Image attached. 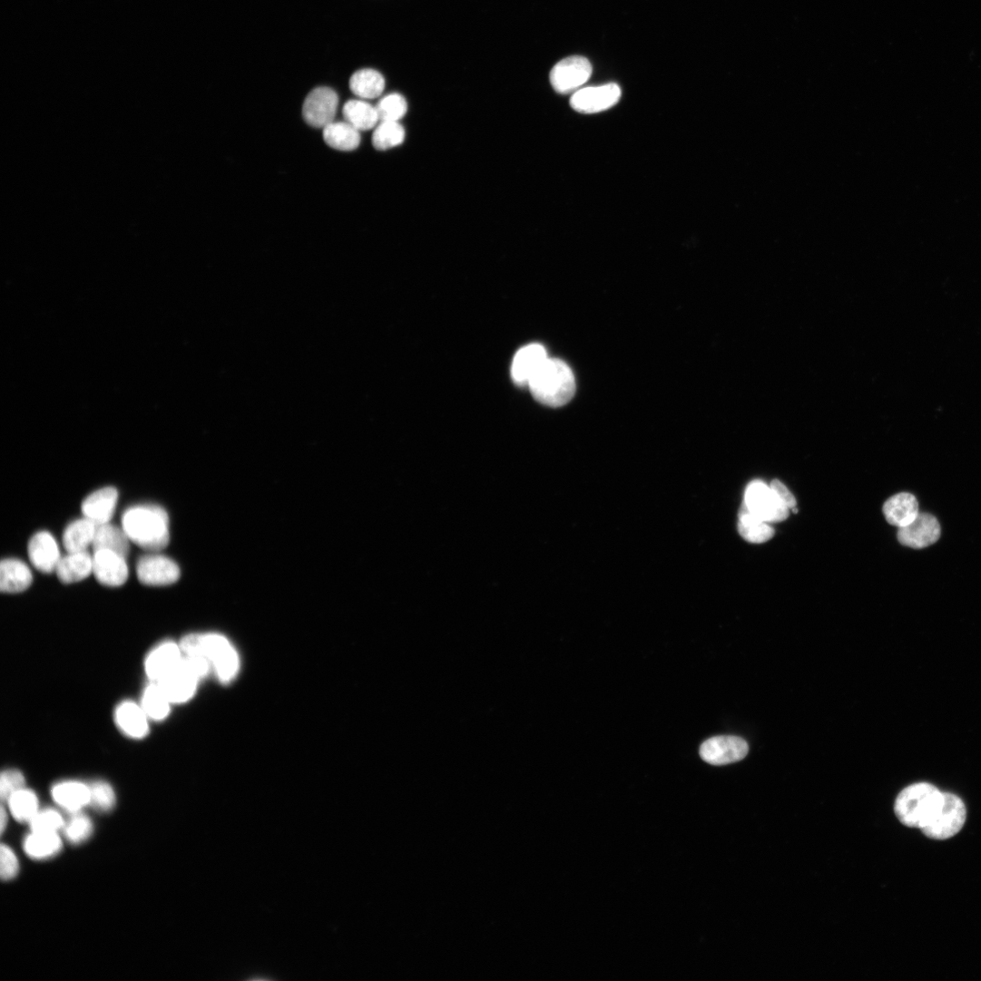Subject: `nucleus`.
<instances>
[{
	"label": "nucleus",
	"mask_w": 981,
	"mask_h": 981,
	"mask_svg": "<svg viewBox=\"0 0 981 981\" xmlns=\"http://www.w3.org/2000/svg\"><path fill=\"white\" fill-rule=\"evenodd\" d=\"M122 523L131 541L144 550L160 552L170 543L169 515L160 506L130 507L124 512Z\"/></svg>",
	"instance_id": "f257e3e1"
},
{
	"label": "nucleus",
	"mask_w": 981,
	"mask_h": 981,
	"mask_svg": "<svg viewBox=\"0 0 981 981\" xmlns=\"http://www.w3.org/2000/svg\"><path fill=\"white\" fill-rule=\"evenodd\" d=\"M185 655H202L223 682H231L240 669V657L229 640L218 633H191L180 643Z\"/></svg>",
	"instance_id": "f03ea898"
},
{
	"label": "nucleus",
	"mask_w": 981,
	"mask_h": 981,
	"mask_svg": "<svg viewBox=\"0 0 981 981\" xmlns=\"http://www.w3.org/2000/svg\"><path fill=\"white\" fill-rule=\"evenodd\" d=\"M528 387L539 403L560 407L568 404L575 394L573 371L560 359L547 358L531 379Z\"/></svg>",
	"instance_id": "7ed1b4c3"
},
{
	"label": "nucleus",
	"mask_w": 981,
	"mask_h": 981,
	"mask_svg": "<svg viewBox=\"0 0 981 981\" xmlns=\"http://www.w3.org/2000/svg\"><path fill=\"white\" fill-rule=\"evenodd\" d=\"M944 793L927 782L911 784L902 790L894 803L898 819L909 828H924L938 811Z\"/></svg>",
	"instance_id": "20e7f679"
},
{
	"label": "nucleus",
	"mask_w": 981,
	"mask_h": 981,
	"mask_svg": "<svg viewBox=\"0 0 981 981\" xmlns=\"http://www.w3.org/2000/svg\"><path fill=\"white\" fill-rule=\"evenodd\" d=\"M966 817V807L962 800L955 794L944 793L942 806L921 831L932 839H947L961 830Z\"/></svg>",
	"instance_id": "39448f33"
},
{
	"label": "nucleus",
	"mask_w": 981,
	"mask_h": 981,
	"mask_svg": "<svg viewBox=\"0 0 981 981\" xmlns=\"http://www.w3.org/2000/svg\"><path fill=\"white\" fill-rule=\"evenodd\" d=\"M743 505L750 513L768 524L780 523L789 517L790 509L761 481H754L748 486Z\"/></svg>",
	"instance_id": "423d86ee"
},
{
	"label": "nucleus",
	"mask_w": 981,
	"mask_h": 981,
	"mask_svg": "<svg viewBox=\"0 0 981 981\" xmlns=\"http://www.w3.org/2000/svg\"><path fill=\"white\" fill-rule=\"evenodd\" d=\"M593 67L581 56H573L558 63L550 74V83L558 94H569L578 90L591 78Z\"/></svg>",
	"instance_id": "0eeeda50"
},
{
	"label": "nucleus",
	"mask_w": 981,
	"mask_h": 981,
	"mask_svg": "<svg viewBox=\"0 0 981 981\" xmlns=\"http://www.w3.org/2000/svg\"><path fill=\"white\" fill-rule=\"evenodd\" d=\"M749 751L745 740L737 736H716L705 741L700 748L701 759L709 764L721 766L743 760Z\"/></svg>",
	"instance_id": "6e6552de"
},
{
	"label": "nucleus",
	"mask_w": 981,
	"mask_h": 981,
	"mask_svg": "<svg viewBox=\"0 0 981 981\" xmlns=\"http://www.w3.org/2000/svg\"><path fill=\"white\" fill-rule=\"evenodd\" d=\"M338 103V96L332 89L327 87L315 89L304 103L305 122L313 128L325 129L334 123Z\"/></svg>",
	"instance_id": "1a4fd4ad"
},
{
	"label": "nucleus",
	"mask_w": 981,
	"mask_h": 981,
	"mask_svg": "<svg viewBox=\"0 0 981 981\" xmlns=\"http://www.w3.org/2000/svg\"><path fill=\"white\" fill-rule=\"evenodd\" d=\"M622 91L617 84L589 87L576 92L570 101L572 109L583 114H595L614 107Z\"/></svg>",
	"instance_id": "9d476101"
},
{
	"label": "nucleus",
	"mask_w": 981,
	"mask_h": 981,
	"mask_svg": "<svg viewBox=\"0 0 981 981\" xmlns=\"http://www.w3.org/2000/svg\"><path fill=\"white\" fill-rule=\"evenodd\" d=\"M184 653L180 643L164 641L152 648L144 662L145 673L152 682H160L181 663Z\"/></svg>",
	"instance_id": "9b49d317"
},
{
	"label": "nucleus",
	"mask_w": 981,
	"mask_h": 981,
	"mask_svg": "<svg viewBox=\"0 0 981 981\" xmlns=\"http://www.w3.org/2000/svg\"><path fill=\"white\" fill-rule=\"evenodd\" d=\"M137 575L145 585L167 586L180 579L181 570L171 558L153 554L144 555L138 561Z\"/></svg>",
	"instance_id": "f8f14e48"
},
{
	"label": "nucleus",
	"mask_w": 981,
	"mask_h": 981,
	"mask_svg": "<svg viewBox=\"0 0 981 981\" xmlns=\"http://www.w3.org/2000/svg\"><path fill=\"white\" fill-rule=\"evenodd\" d=\"M941 528L935 516L919 513L909 525L898 528V540L907 547L923 549L935 543L940 537Z\"/></svg>",
	"instance_id": "ddd939ff"
},
{
	"label": "nucleus",
	"mask_w": 981,
	"mask_h": 981,
	"mask_svg": "<svg viewBox=\"0 0 981 981\" xmlns=\"http://www.w3.org/2000/svg\"><path fill=\"white\" fill-rule=\"evenodd\" d=\"M114 721L118 729L132 740H144L150 733L152 721L140 702L125 700L119 703Z\"/></svg>",
	"instance_id": "4468645a"
},
{
	"label": "nucleus",
	"mask_w": 981,
	"mask_h": 981,
	"mask_svg": "<svg viewBox=\"0 0 981 981\" xmlns=\"http://www.w3.org/2000/svg\"><path fill=\"white\" fill-rule=\"evenodd\" d=\"M93 574L103 585L122 586L129 577L126 557L109 550L96 551L93 555Z\"/></svg>",
	"instance_id": "2eb2a0df"
},
{
	"label": "nucleus",
	"mask_w": 981,
	"mask_h": 981,
	"mask_svg": "<svg viewBox=\"0 0 981 981\" xmlns=\"http://www.w3.org/2000/svg\"><path fill=\"white\" fill-rule=\"evenodd\" d=\"M201 681L182 660L181 665L174 672L157 683L162 686L174 705L183 704L191 701L195 696Z\"/></svg>",
	"instance_id": "dca6fc26"
},
{
	"label": "nucleus",
	"mask_w": 981,
	"mask_h": 981,
	"mask_svg": "<svg viewBox=\"0 0 981 981\" xmlns=\"http://www.w3.org/2000/svg\"><path fill=\"white\" fill-rule=\"evenodd\" d=\"M28 554L34 566L44 574H51L62 559L59 545L52 534L40 532L29 543Z\"/></svg>",
	"instance_id": "f3484780"
},
{
	"label": "nucleus",
	"mask_w": 981,
	"mask_h": 981,
	"mask_svg": "<svg viewBox=\"0 0 981 981\" xmlns=\"http://www.w3.org/2000/svg\"><path fill=\"white\" fill-rule=\"evenodd\" d=\"M545 348L539 344L528 345L515 355L512 365V378L520 387H528L531 379L547 360Z\"/></svg>",
	"instance_id": "a211bd4d"
},
{
	"label": "nucleus",
	"mask_w": 981,
	"mask_h": 981,
	"mask_svg": "<svg viewBox=\"0 0 981 981\" xmlns=\"http://www.w3.org/2000/svg\"><path fill=\"white\" fill-rule=\"evenodd\" d=\"M119 493L114 487L102 488L89 495L83 503L85 518L96 525L110 523L118 504Z\"/></svg>",
	"instance_id": "6ab92c4d"
},
{
	"label": "nucleus",
	"mask_w": 981,
	"mask_h": 981,
	"mask_svg": "<svg viewBox=\"0 0 981 981\" xmlns=\"http://www.w3.org/2000/svg\"><path fill=\"white\" fill-rule=\"evenodd\" d=\"M56 803L70 812L76 813L91 803L90 785L79 780H64L52 790Z\"/></svg>",
	"instance_id": "aec40b11"
},
{
	"label": "nucleus",
	"mask_w": 981,
	"mask_h": 981,
	"mask_svg": "<svg viewBox=\"0 0 981 981\" xmlns=\"http://www.w3.org/2000/svg\"><path fill=\"white\" fill-rule=\"evenodd\" d=\"M34 582L30 567L18 559H5L0 565V589L6 594H19Z\"/></svg>",
	"instance_id": "412c9836"
},
{
	"label": "nucleus",
	"mask_w": 981,
	"mask_h": 981,
	"mask_svg": "<svg viewBox=\"0 0 981 981\" xmlns=\"http://www.w3.org/2000/svg\"><path fill=\"white\" fill-rule=\"evenodd\" d=\"M882 511L887 522L898 528L909 525L919 514L916 497L908 493H900L888 499Z\"/></svg>",
	"instance_id": "4be33fe9"
},
{
	"label": "nucleus",
	"mask_w": 981,
	"mask_h": 981,
	"mask_svg": "<svg viewBox=\"0 0 981 981\" xmlns=\"http://www.w3.org/2000/svg\"><path fill=\"white\" fill-rule=\"evenodd\" d=\"M55 572L66 584L83 581L93 573V556L87 551L68 553L62 557Z\"/></svg>",
	"instance_id": "5701e85b"
},
{
	"label": "nucleus",
	"mask_w": 981,
	"mask_h": 981,
	"mask_svg": "<svg viewBox=\"0 0 981 981\" xmlns=\"http://www.w3.org/2000/svg\"><path fill=\"white\" fill-rule=\"evenodd\" d=\"M152 721L167 720L173 705L162 686L151 682L144 689L140 702Z\"/></svg>",
	"instance_id": "b1692460"
},
{
	"label": "nucleus",
	"mask_w": 981,
	"mask_h": 981,
	"mask_svg": "<svg viewBox=\"0 0 981 981\" xmlns=\"http://www.w3.org/2000/svg\"><path fill=\"white\" fill-rule=\"evenodd\" d=\"M130 542L131 539L123 527L108 523L97 526L93 547L94 552L109 550L126 557L130 552Z\"/></svg>",
	"instance_id": "393cba45"
},
{
	"label": "nucleus",
	"mask_w": 981,
	"mask_h": 981,
	"mask_svg": "<svg viewBox=\"0 0 981 981\" xmlns=\"http://www.w3.org/2000/svg\"><path fill=\"white\" fill-rule=\"evenodd\" d=\"M97 526L91 520L84 517L72 523L64 531V545L68 553L87 551L93 545Z\"/></svg>",
	"instance_id": "a878e982"
},
{
	"label": "nucleus",
	"mask_w": 981,
	"mask_h": 981,
	"mask_svg": "<svg viewBox=\"0 0 981 981\" xmlns=\"http://www.w3.org/2000/svg\"><path fill=\"white\" fill-rule=\"evenodd\" d=\"M349 85L351 92L363 101L374 100L383 94L386 81L378 72L372 69H364L353 74Z\"/></svg>",
	"instance_id": "bb28decb"
},
{
	"label": "nucleus",
	"mask_w": 981,
	"mask_h": 981,
	"mask_svg": "<svg viewBox=\"0 0 981 981\" xmlns=\"http://www.w3.org/2000/svg\"><path fill=\"white\" fill-rule=\"evenodd\" d=\"M346 123L356 130L368 132L375 129L380 123L377 108L365 101H349L343 109Z\"/></svg>",
	"instance_id": "cd10ccee"
},
{
	"label": "nucleus",
	"mask_w": 981,
	"mask_h": 981,
	"mask_svg": "<svg viewBox=\"0 0 981 981\" xmlns=\"http://www.w3.org/2000/svg\"><path fill=\"white\" fill-rule=\"evenodd\" d=\"M324 140L332 149L353 152L361 142L360 133L348 123H333L324 129Z\"/></svg>",
	"instance_id": "c85d7f7f"
},
{
	"label": "nucleus",
	"mask_w": 981,
	"mask_h": 981,
	"mask_svg": "<svg viewBox=\"0 0 981 981\" xmlns=\"http://www.w3.org/2000/svg\"><path fill=\"white\" fill-rule=\"evenodd\" d=\"M62 849L63 841L57 832L33 831L25 840V852L35 859L54 857Z\"/></svg>",
	"instance_id": "c756f323"
},
{
	"label": "nucleus",
	"mask_w": 981,
	"mask_h": 981,
	"mask_svg": "<svg viewBox=\"0 0 981 981\" xmlns=\"http://www.w3.org/2000/svg\"><path fill=\"white\" fill-rule=\"evenodd\" d=\"M738 531L741 536L751 544H763L774 535V529L749 512L742 504L739 514Z\"/></svg>",
	"instance_id": "7c9ffc66"
},
{
	"label": "nucleus",
	"mask_w": 981,
	"mask_h": 981,
	"mask_svg": "<svg viewBox=\"0 0 981 981\" xmlns=\"http://www.w3.org/2000/svg\"><path fill=\"white\" fill-rule=\"evenodd\" d=\"M7 802L14 817L22 822H30L39 812L38 796L26 787L15 792Z\"/></svg>",
	"instance_id": "2f4dec72"
},
{
	"label": "nucleus",
	"mask_w": 981,
	"mask_h": 981,
	"mask_svg": "<svg viewBox=\"0 0 981 981\" xmlns=\"http://www.w3.org/2000/svg\"><path fill=\"white\" fill-rule=\"evenodd\" d=\"M375 129L372 142L379 152L397 148L406 140V131L400 123L382 122Z\"/></svg>",
	"instance_id": "473e14b6"
},
{
	"label": "nucleus",
	"mask_w": 981,
	"mask_h": 981,
	"mask_svg": "<svg viewBox=\"0 0 981 981\" xmlns=\"http://www.w3.org/2000/svg\"><path fill=\"white\" fill-rule=\"evenodd\" d=\"M380 123H400L408 112L405 97L398 93L388 94L376 106Z\"/></svg>",
	"instance_id": "72a5a7b5"
},
{
	"label": "nucleus",
	"mask_w": 981,
	"mask_h": 981,
	"mask_svg": "<svg viewBox=\"0 0 981 981\" xmlns=\"http://www.w3.org/2000/svg\"><path fill=\"white\" fill-rule=\"evenodd\" d=\"M93 820L87 815L79 812L74 813L72 819L64 826V833L67 839L74 844L86 841L93 833Z\"/></svg>",
	"instance_id": "f704fd0d"
},
{
	"label": "nucleus",
	"mask_w": 981,
	"mask_h": 981,
	"mask_svg": "<svg viewBox=\"0 0 981 981\" xmlns=\"http://www.w3.org/2000/svg\"><path fill=\"white\" fill-rule=\"evenodd\" d=\"M89 785L91 789V805L101 811H110L115 807L116 793L109 782L96 780Z\"/></svg>",
	"instance_id": "c9c22d12"
},
{
	"label": "nucleus",
	"mask_w": 981,
	"mask_h": 981,
	"mask_svg": "<svg viewBox=\"0 0 981 981\" xmlns=\"http://www.w3.org/2000/svg\"><path fill=\"white\" fill-rule=\"evenodd\" d=\"M33 831L57 832L65 826V821L61 813L53 809L39 810L30 821Z\"/></svg>",
	"instance_id": "e433bc0d"
},
{
	"label": "nucleus",
	"mask_w": 981,
	"mask_h": 981,
	"mask_svg": "<svg viewBox=\"0 0 981 981\" xmlns=\"http://www.w3.org/2000/svg\"><path fill=\"white\" fill-rule=\"evenodd\" d=\"M26 787V779L24 773L16 769H8L3 771L0 777V796L4 801L16 791Z\"/></svg>",
	"instance_id": "4c0bfd02"
},
{
	"label": "nucleus",
	"mask_w": 981,
	"mask_h": 981,
	"mask_svg": "<svg viewBox=\"0 0 981 981\" xmlns=\"http://www.w3.org/2000/svg\"><path fill=\"white\" fill-rule=\"evenodd\" d=\"M0 860H2L0 874L3 879L10 880L15 878L20 869L19 860L13 849L5 844H3L0 849Z\"/></svg>",
	"instance_id": "58836bf2"
},
{
	"label": "nucleus",
	"mask_w": 981,
	"mask_h": 981,
	"mask_svg": "<svg viewBox=\"0 0 981 981\" xmlns=\"http://www.w3.org/2000/svg\"><path fill=\"white\" fill-rule=\"evenodd\" d=\"M770 487L776 494L778 498L789 508L792 509L796 507L797 502L793 495L789 489L779 480H773L770 483Z\"/></svg>",
	"instance_id": "ea45409f"
},
{
	"label": "nucleus",
	"mask_w": 981,
	"mask_h": 981,
	"mask_svg": "<svg viewBox=\"0 0 981 981\" xmlns=\"http://www.w3.org/2000/svg\"><path fill=\"white\" fill-rule=\"evenodd\" d=\"M7 823H8V814H7V811H6L5 808L3 806L2 807V813H0V829H2L3 834L5 833Z\"/></svg>",
	"instance_id": "a19ab883"
}]
</instances>
